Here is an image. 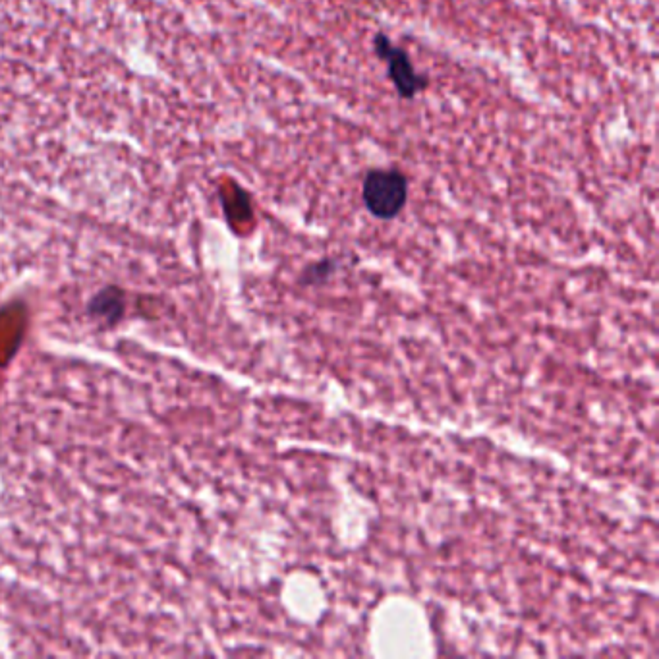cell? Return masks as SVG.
<instances>
[{
	"mask_svg": "<svg viewBox=\"0 0 659 659\" xmlns=\"http://www.w3.org/2000/svg\"><path fill=\"white\" fill-rule=\"evenodd\" d=\"M373 51L377 58L387 62L389 78L402 99H414L420 91L430 86L428 76L418 74L408 53L401 47H395L385 33H377L373 37Z\"/></svg>",
	"mask_w": 659,
	"mask_h": 659,
	"instance_id": "2",
	"label": "cell"
},
{
	"mask_svg": "<svg viewBox=\"0 0 659 659\" xmlns=\"http://www.w3.org/2000/svg\"><path fill=\"white\" fill-rule=\"evenodd\" d=\"M362 200L373 217L391 221L408 200V180L397 169H373L362 182Z\"/></svg>",
	"mask_w": 659,
	"mask_h": 659,
	"instance_id": "1",
	"label": "cell"
},
{
	"mask_svg": "<svg viewBox=\"0 0 659 659\" xmlns=\"http://www.w3.org/2000/svg\"><path fill=\"white\" fill-rule=\"evenodd\" d=\"M333 275V261L325 259V261H317L314 265H310L304 275H302V283L304 285H319L325 279H329Z\"/></svg>",
	"mask_w": 659,
	"mask_h": 659,
	"instance_id": "3",
	"label": "cell"
}]
</instances>
